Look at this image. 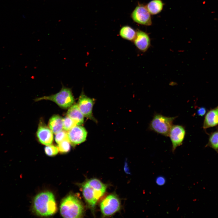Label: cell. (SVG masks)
Masks as SVG:
<instances>
[{
	"instance_id": "ac0fdd59",
	"label": "cell",
	"mask_w": 218,
	"mask_h": 218,
	"mask_svg": "<svg viewBox=\"0 0 218 218\" xmlns=\"http://www.w3.org/2000/svg\"><path fill=\"white\" fill-rule=\"evenodd\" d=\"M207 145L218 153V129L210 134Z\"/></svg>"
},
{
	"instance_id": "5b68a950",
	"label": "cell",
	"mask_w": 218,
	"mask_h": 218,
	"mask_svg": "<svg viewBox=\"0 0 218 218\" xmlns=\"http://www.w3.org/2000/svg\"><path fill=\"white\" fill-rule=\"evenodd\" d=\"M176 117H169L159 114L154 115L151 121L150 129L156 133L165 136H168L170 130L173 125V120Z\"/></svg>"
},
{
	"instance_id": "44dd1931",
	"label": "cell",
	"mask_w": 218,
	"mask_h": 218,
	"mask_svg": "<svg viewBox=\"0 0 218 218\" xmlns=\"http://www.w3.org/2000/svg\"><path fill=\"white\" fill-rule=\"evenodd\" d=\"M45 150L46 154L50 156L56 155L59 151L57 147L50 144L47 145L45 147Z\"/></svg>"
},
{
	"instance_id": "ffe728a7",
	"label": "cell",
	"mask_w": 218,
	"mask_h": 218,
	"mask_svg": "<svg viewBox=\"0 0 218 218\" xmlns=\"http://www.w3.org/2000/svg\"><path fill=\"white\" fill-rule=\"evenodd\" d=\"M76 125L75 123L68 116L63 119V129L64 130L68 131Z\"/></svg>"
},
{
	"instance_id": "5bb4252c",
	"label": "cell",
	"mask_w": 218,
	"mask_h": 218,
	"mask_svg": "<svg viewBox=\"0 0 218 218\" xmlns=\"http://www.w3.org/2000/svg\"><path fill=\"white\" fill-rule=\"evenodd\" d=\"M67 115L77 125H81L84 123V116L80 111L77 104L72 105L71 106L68 111Z\"/></svg>"
},
{
	"instance_id": "603a6c76",
	"label": "cell",
	"mask_w": 218,
	"mask_h": 218,
	"mask_svg": "<svg viewBox=\"0 0 218 218\" xmlns=\"http://www.w3.org/2000/svg\"><path fill=\"white\" fill-rule=\"evenodd\" d=\"M166 182V180L165 177L162 175L157 176L155 179L156 183L160 186H162L164 185Z\"/></svg>"
},
{
	"instance_id": "9a60e30c",
	"label": "cell",
	"mask_w": 218,
	"mask_h": 218,
	"mask_svg": "<svg viewBox=\"0 0 218 218\" xmlns=\"http://www.w3.org/2000/svg\"><path fill=\"white\" fill-rule=\"evenodd\" d=\"M48 126L53 133L56 134L62 130L63 119L58 115H54L49 120Z\"/></svg>"
},
{
	"instance_id": "8992f818",
	"label": "cell",
	"mask_w": 218,
	"mask_h": 218,
	"mask_svg": "<svg viewBox=\"0 0 218 218\" xmlns=\"http://www.w3.org/2000/svg\"><path fill=\"white\" fill-rule=\"evenodd\" d=\"M120 201L116 195L111 194L104 199L100 203V208L103 215L109 216L118 211L120 208Z\"/></svg>"
},
{
	"instance_id": "7402d4cb",
	"label": "cell",
	"mask_w": 218,
	"mask_h": 218,
	"mask_svg": "<svg viewBox=\"0 0 218 218\" xmlns=\"http://www.w3.org/2000/svg\"><path fill=\"white\" fill-rule=\"evenodd\" d=\"M66 139H68L67 132L66 130H62L56 134L55 140V141L58 144Z\"/></svg>"
},
{
	"instance_id": "d6986e66",
	"label": "cell",
	"mask_w": 218,
	"mask_h": 218,
	"mask_svg": "<svg viewBox=\"0 0 218 218\" xmlns=\"http://www.w3.org/2000/svg\"><path fill=\"white\" fill-rule=\"evenodd\" d=\"M70 144L68 139L65 140L59 143L57 147L59 151L63 153L68 152L70 149Z\"/></svg>"
},
{
	"instance_id": "ba28073f",
	"label": "cell",
	"mask_w": 218,
	"mask_h": 218,
	"mask_svg": "<svg viewBox=\"0 0 218 218\" xmlns=\"http://www.w3.org/2000/svg\"><path fill=\"white\" fill-rule=\"evenodd\" d=\"M94 100L87 96L83 92L79 97L78 106L84 117L95 121L92 114Z\"/></svg>"
},
{
	"instance_id": "2e32d148",
	"label": "cell",
	"mask_w": 218,
	"mask_h": 218,
	"mask_svg": "<svg viewBox=\"0 0 218 218\" xmlns=\"http://www.w3.org/2000/svg\"><path fill=\"white\" fill-rule=\"evenodd\" d=\"M164 5L161 0H152L147 4L146 7L150 14L155 15L161 12Z\"/></svg>"
},
{
	"instance_id": "8fae6325",
	"label": "cell",
	"mask_w": 218,
	"mask_h": 218,
	"mask_svg": "<svg viewBox=\"0 0 218 218\" xmlns=\"http://www.w3.org/2000/svg\"><path fill=\"white\" fill-rule=\"evenodd\" d=\"M37 135L40 142L44 145H49L53 142V136L52 132L42 122L39 124Z\"/></svg>"
},
{
	"instance_id": "cb8c5ba5",
	"label": "cell",
	"mask_w": 218,
	"mask_h": 218,
	"mask_svg": "<svg viewBox=\"0 0 218 218\" xmlns=\"http://www.w3.org/2000/svg\"><path fill=\"white\" fill-rule=\"evenodd\" d=\"M206 112V108L203 107L199 108L197 110V114L200 116H204Z\"/></svg>"
},
{
	"instance_id": "7a4b0ae2",
	"label": "cell",
	"mask_w": 218,
	"mask_h": 218,
	"mask_svg": "<svg viewBox=\"0 0 218 218\" xmlns=\"http://www.w3.org/2000/svg\"><path fill=\"white\" fill-rule=\"evenodd\" d=\"M83 196L88 206L94 209L99 199L105 192L107 186L99 180H88L82 185Z\"/></svg>"
},
{
	"instance_id": "30bf717a",
	"label": "cell",
	"mask_w": 218,
	"mask_h": 218,
	"mask_svg": "<svg viewBox=\"0 0 218 218\" xmlns=\"http://www.w3.org/2000/svg\"><path fill=\"white\" fill-rule=\"evenodd\" d=\"M68 139L71 144L76 145L84 142L87 132L85 128L80 125H76L67 132Z\"/></svg>"
},
{
	"instance_id": "6da1fadb",
	"label": "cell",
	"mask_w": 218,
	"mask_h": 218,
	"mask_svg": "<svg viewBox=\"0 0 218 218\" xmlns=\"http://www.w3.org/2000/svg\"><path fill=\"white\" fill-rule=\"evenodd\" d=\"M33 209L34 213L39 216H47L54 214L57 207L53 193L45 191L38 194L34 198Z\"/></svg>"
},
{
	"instance_id": "277c9868",
	"label": "cell",
	"mask_w": 218,
	"mask_h": 218,
	"mask_svg": "<svg viewBox=\"0 0 218 218\" xmlns=\"http://www.w3.org/2000/svg\"><path fill=\"white\" fill-rule=\"evenodd\" d=\"M44 100L52 101L63 108L70 107L74 102V99L71 89L64 86H63L60 91L56 94L38 97L36 98L35 101H37Z\"/></svg>"
},
{
	"instance_id": "7c38bea8",
	"label": "cell",
	"mask_w": 218,
	"mask_h": 218,
	"mask_svg": "<svg viewBox=\"0 0 218 218\" xmlns=\"http://www.w3.org/2000/svg\"><path fill=\"white\" fill-rule=\"evenodd\" d=\"M134 43L140 51L145 52L150 45V40L149 36L146 32L140 30L136 32Z\"/></svg>"
},
{
	"instance_id": "4fadbf2b",
	"label": "cell",
	"mask_w": 218,
	"mask_h": 218,
	"mask_svg": "<svg viewBox=\"0 0 218 218\" xmlns=\"http://www.w3.org/2000/svg\"><path fill=\"white\" fill-rule=\"evenodd\" d=\"M218 125V106L211 109L206 113L204 119L203 128L206 129Z\"/></svg>"
},
{
	"instance_id": "52a82bcc",
	"label": "cell",
	"mask_w": 218,
	"mask_h": 218,
	"mask_svg": "<svg viewBox=\"0 0 218 218\" xmlns=\"http://www.w3.org/2000/svg\"><path fill=\"white\" fill-rule=\"evenodd\" d=\"M131 16L133 21L139 24L146 26L152 25L151 14L144 5L139 4L136 6Z\"/></svg>"
},
{
	"instance_id": "9c48e42d",
	"label": "cell",
	"mask_w": 218,
	"mask_h": 218,
	"mask_svg": "<svg viewBox=\"0 0 218 218\" xmlns=\"http://www.w3.org/2000/svg\"><path fill=\"white\" fill-rule=\"evenodd\" d=\"M185 134V130L183 126L178 125L172 126L169 136L172 143L173 152L177 147L182 144Z\"/></svg>"
},
{
	"instance_id": "e0dca14e",
	"label": "cell",
	"mask_w": 218,
	"mask_h": 218,
	"mask_svg": "<svg viewBox=\"0 0 218 218\" xmlns=\"http://www.w3.org/2000/svg\"><path fill=\"white\" fill-rule=\"evenodd\" d=\"M136 34L135 30L129 26L123 27L120 31V35L123 38L130 41L134 40Z\"/></svg>"
},
{
	"instance_id": "3957f363",
	"label": "cell",
	"mask_w": 218,
	"mask_h": 218,
	"mask_svg": "<svg viewBox=\"0 0 218 218\" xmlns=\"http://www.w3.org/2000/svg\"><path fill=\"white\" fill-rule=\"evenodd\" d=\"M60 211L63 217L78 218L82 215L84 207L80 200L76 196L71 194L63 199Z\"/></svg>"
}]
</instances>
